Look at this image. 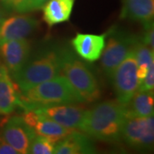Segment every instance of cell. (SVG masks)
<instances>
[{
    "instance_id": "23",
    "label": "cell",
    "mask_w": 154,
    "mask_h": 154,
    "mask_svg": "<svg viewBox=\"0 0 154 154\" xmlns=\"http://www.w3.org/2000/svg\"><path fill=\"white\" fill-rule=\"evenodd\" d=\"M144 26V33L142 37H140V39L144 44L148 45L151 49L154 50V28L153 22H151L145 24Z\"/></svg>"
},
{
    "instance_id": "22",
    "label": "cell",
    "mask_w": 154,
    "mask_h": 154,
    "mask_svg": "<svg viewBox=\"0 0 154 154\" xmlns=\"http://www.w3.org/2000/svg\"><path fill=\"white\" fill-rule=\"evenodd\" d=\"M154 89V63H152L148 69V71L142 82L140 84L138 91H145L153 93Z\"/></svg>"
},
{
    "instance_id": "2",
    "label": "cell",
    "mask_w": 154,
    "mask_h": 154,
    "mask_svg": "<svg viewBox=\"0 0 154 154\" xmlns=\"http://www.w3.org/2000/svg\"><path fill=\"white\" fill-rule=\"evenodd\" d=\"M18 97V105H22L24 110L44 105L83 103L71 84L63 75L22 91Z\"/></svg>"
},
{
    "instance_id": "18",
    "label": "cell",
    "mask_w": 154,
    "mask_h": 154,
    "mask_svg": "<svg viewBox=\"0 0 154 154\" xmlns=\"http://www.w3.org/2000/svg\"><path fill=\"white\" fill-rule=\"evenodd\" d=\"M128 114L136 116H149L154 112L153 93L137 91L127 106Z\"/></svg>"
},
{
    "instance_id": "21",
    "label": "cell",
    "mask_w": 154,
    "mask_h": 154,
    "mask_svg": "<svg viewBox=\"0 0 154 154\" xmlns=\"http://www.w3.org/2000/svg\"><path fill=\"white\" fill-rule=\"evenodd\" d=\"M48 0H25L16 9V12L20 14L29 13L42 9V7Z\"/></svg>"
},
{
    "instance_id": "12",
    "label": "cell",
    "mask_w": 154,
    "mask_h": 154,
    "mask_svg": "<svg viewBox=\"0 0 154 154\" xmlns=\"http://www.w3.org/2000/svg\"><path fill=\"white\" fill-rule=\"evenodd\" d=\"M38 22L28 15H17L5 19L0 26V43L25 38L38 28Z\"/></svg>"
},
{
    "instance_id": "5",
    "label": "cell",
    "mask_w": 154,
    "mask_h": 154,
    "mask_svg": "<svg viewBox=\"0 0 154 154\" xmlns=\"http://www.w3.org/2000/svg\"><path fill=\"white\" fill-rule=\"evenodd\" d=\"M110 80L113 84L116 100L127 107L140 86L137 76V62L134 48L116 67Z\"/></svg>"
},
{
    "instance_id": "9",
    "label": "cell",
    "mask_w": 154,
    "mask_h": 154,
    "mask_svg": "<svg viewBox=\"0 0 154 154\" xmlns=\"http://www.w3.org/2000/svg\"><path fill=\"white\" fill-rule=\"evenodd\" d=\"M35 134L33 128L22 116H15L6 122L1 133V137L10 144L18 154H27Z\"/></svg>"
},
{
    "instance_id": "1",
    "label": "cell",
    "mask_w": 154,
    "mask_h": 154,
    "mask_svg": "<svg viewBox=\"0 0 154 154\" xmlns=\"http://www.w3.org/2000/svg\"><path fill=\"white\" fill-rule=\"evenodd\" d=\"M127 115L126 106L116 99L106 100L87 110L79 130L100 141L116 143L122 140Z\"/></svg>"
},
{
    "instance_id": "20",
    "label": "cell",
    "mask_w": 154,
    "mask_h": 154,
    "mask_svg": "<svg viewBox=\"0 0 154 154\" xmlns=\"http://www.w3.org/2000/svg\"><path fill=\"white\" fill-rule=\"evenodd\" d=\"M54 145L46 138L35 134L33 137L28 153L32 154H51L54 152Z\"/></svg>"
},
{
    "instance_id": "4",
    "label": "cell",
    "mask_w": 154,
    "mask_h": 154,
    "mask_svg": "<svg viewBox=\"0 0 154 154\" xmlns=\"http://www.w3.org/2000/svg\"><path fill=\"white\" fill-rule=\"evenodd\" d=\"M61 73L76 92L83 103L99 99L101 91L99 82L89 67L69 48H61Z\"/></svg>"
},
{
    "instance_id": "13",
    "label": "cell",
    "mask_w": 154,
    "mask_h": 154,
    "mask_svg": "<svg viewBox=\"0 0 154 154\" xmlns=\"http://www.w3.org/2000/svg\"><path fill=\"white\" fill-rule=\"evenodd\" d=\"M106 33H76L71 45L77 56L86 62L94 63L99 59L105 45Z\"/></svg>"
},
{
    "instance_id": "15",
    "label": "cell",
    "mask_w": 154,
    "mask_h": 154,
    "mask_svg": "<svg viewBox=\"0 0 154 154\" xmlns=\"http://www.w3.org/2000/svg\"><path fill=\"white\" fill-rule=\"evenodd\" d=\"M154 0H122L120 18L141 22H153Z\"/></svg>"
},
{
    "instance_id": "11",
    "label": "cell",
    "mask_w": 154,
    "mask_h": 154,
    "mask_svg": "<svg viewBox=\"0 0 154 154\" xmlns=\"http://www.w3.org/2000/svg\"><path fill=\"white\" fill-rule=\"evenodd\" d=\"M22 117L36 134L48 139L53 143L57 142L73 131L33 110H25Z\"/></svg>"
},
{
    "instance_id": "14",
    "label": "cell",
    "mask_w": 154,
    "mask_h": 154,
    "mask_svg": "<svg viewBox=\"0 0 154 154\" xmlns=\"http://www.w3.org/2000/svg\"><path fill=\"white\" fill-rule=\"evenodd\" d=\"M97 152L91 139L84 133L73 130L54 145L55 154H92Z\"/></svg>"
},
{
    "instance_id": "24",
    "label": "cell",
    "mask_w": 154,
    "mask_h": 154,
    "mask_svg": "<svg viewBox=\"0 0 154 154\" xmlns=\"http://www.w3.org/2000/svg\"><path fill=\"white\" fill-rule=\"evenodd\" d=\"M0 154H18V152L0 136Z\"/></svg>"
},
{
    "instance_id": "27",
    "label": "cell",
    "mask_w": 154,
    "mask_h": 154,
    "mask_svg": "<svg viewBox=\"0 0 154 154\" xmlns=\"http://www.w3.org/2000/svg\"><path fill=\"white\" fill-rule=\"evenodd\" d=\"M7 71V69H6V68L5 67V65L0 62V77L2 76L5 73H6Z\"/></svg>"
},
{
    "instance_id": "10",
    "label": "cell",
    "mask_w": 154,
    "mask_h": 154,
    "mask_svg": "<svg viewBox=\"0 0 154 154\" xmlns=\"http://www.w3.org/2000/svg\"><path fill=\"white\" fill-rule=\"evenodd\" d=\"M31 46L27 39L20 38L0 43V57L8 73L14 76L30 57Z\"/></svg>"
},
{
    "instance_id": "19",
    "label": "cell",
    "mask_w": 154,
    "mask_h": 154,
    "mask_svg": "<svg viewBox=\"0 0 154 154\" xmlns=\"http://www.w3.org/2000/svg\"><path fill=\"white\" fill-rule=\"evenodd\" d=\"M134 51L137 62L138 80L140 84L146 75L150 65L154 63V50L151 49L148 45L144 44L139 37V39L134 47Z\"/></svg>"
},
{
    "instance_id": "17",
    "label": "cell",
    "mask_w": 154,
    "mask_h": 154,
    "mask_svg": "<svg viewBox=\"0 0 154 154\" xmlns=\"http://www.w3.org/2000/svg\"><path fill=\"white\" fill-rule=\"evenodd\" d=\"M18 94L14 83L6 72L0 77V115H9L18 105Z\"/></svg>"
},
{
    "instance_id": "3",
    "label": "cell",
    "mask_w": 154,
    "mask_h": 154,
    "mask_svg": "<svg viewBox=\"0 0 154 154\" xmlns=\"http://www.w3.org/2000/svg\"><path fill=\"white\" fill-rule=\"evenodd\" d=\"M61 48L47 47L29 57L24 66L12 77L18 88L25 91L61 75Z\"/></svg>"
},
{
    "instance_id": "26",
    "label": "cell",
    "mask_w": 154,
    "mask_h": 154,
    "mask_svg": "<svg viewBox=\"0 0 154 154\" xmlns=\"http://www.w3.org/2000/svg\"><path fill=\"white\" fill-rule=\"evenodd\" d=\"M5 16H6L5 11H4V10L0 7V26H1V24L3 23V22L5 21Z\"/></svg>"
},
{
    "instance_id": "25",
    "label": "cell",
    "mask_w": 154,
    "mask_h": 154,
    "mask_svg": "<svg viewBox=\"0 0 154 154\" xmlns=\"http://www.w3.org/2000/svg\"><path fill=\"white\" fill-rule=\"evenodd\" d=\"M5 2V7L8 10L11 11H16L18 6L22 3H23L25 0H4Z\"/></svg>"
},
{
    "instance_id": "6",
    "label": "cell",
    "mask_w": 154,
    "mask_h": 154,
    "mask_svg": "<svg viewBox=\"0 0 154 154\" xmlns=\"http://www.w3.org/2000/svg\"><path fill=\"white\" fill-rule=\"evenodd\" d=\"M122 140L136 151H150L154 141V117L127 115L122 128Z\"/></svg>"
},
{
    "instance_id": "16",
    "label": "cell",
    "mask_w": 154,
    "mask_h": 154,
    "mask_svg": "<svg viewBox=\"0 0 154 154\" xmlns=\"http://www.w3.org/2000/svg\"><path fill=\"white\" fill-rule=\"evenodd\" d=\"M74 5L75 0H48L42 7L44 21L49 27L68 22Z\"/></svg>"
},
{
    "instance_id": "8",
    "label": "cell",
    "mask_w": 154,
    "mask_h": 154,
    "mask_svg": "<svg viewBox=\"0 0 154 154\" xmlns=\"http://www.w3.org/2000/svg\"><path fill=\"white\" fill-rule=\"evenodd\" d=\"M26 110H33L38 114L72 130L80 129L87 112L86 109L77 106L75 104L44 105Z\"/></svg>"
},
{
    "instance_id": "7",
    "label": "cell",
    "mask_w": 154,
    "mask_h": 154,
    "mask_svg": "<svg viewBox=\"0 0 154 154\" xmlns=\"http://www.w3.org/2000/svg\"><path fill=\"white\" fill-rule=\"evenodd\" d=\"M139 37L124 31H114L105 45L101 55L100 64L105 76L110 80L116 67L125 59L134 47Z\"/></svg>"
}]
</instances>
